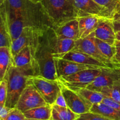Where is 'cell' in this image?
Masks as SVG:
<instances>
[{
    "mask_svg": "<svg viewBox=\"0 0 120 120\" xmlns=\"http://www.w3.org/2000/svg\"><path fill=\"white\" fill-rule=\"evenodd\" d=\"M116 53L114 57V62L120 67V41L116 40L114 43Z\"/></svg>",
    "mask_w": 120,
    "mask_h": 120,
    "instance_id": "33",
    "label": "cell"
},
{
    "mask_svg": "<svg viewBox=\"0 0 120 120\" xmlns=\"http://www.w3.org/2000/svg\"><path fill=\"white\" fill-rule=\"evenodd\" d=\"M31 76H39L34 63L19 68L14 64L11 66L4 77L8 80L6 107L10 109L16 107L21 94L28 84V79Z\"/></svg>",
    "mask_w": 120,
    "mask_h": 120,
    "instance_id": "2",
    "label": "cell"
},
{
    "mask_svg": "<svg viewBox=\"0 0 120 120\" xmlns=\"http://www.w3.org/2000/svg\"><path fill=\"white\" fill-rule=\"evenodd\" d=\"M120 18V1L118 3V4H117V7H116V9L114 12V14L113 19H113L114 21H116V20H117V19Z\"/></svg>",
    "mask_w": 120,
    "mask_h": 120,
    "instance_id": "36",
    "label": "cell"
},
{
    "mask_svg": "<svg viewBox=\"0 0 120 120\" xmlns=\"http://www.w3.org/2000/svg\"><path fill=\"white\" fill-rule=\"evenodd\" d=\"M101 18L96 15H89L79 18L80 39L85 38L93 33L99 23Z\"/></svg>",
    "mask_w": 120,
    "mask_h": 120,
    "instance_id": "18",
    "label": "cell"
},
{
    "mask_svg": "<svg viewBox=\"0 0 120 120\" xmlns=\"http://www.w3.org/2000/svg\"><path fill=\"white\" fill-rule=\"evenodd\" d=\"M5 1H6V0H0V4H1V3H2V2H5Z\"/></svg>",
    "mask_w": 120,
    "mask_h": 120,
    "instance_id": "42",
    "label": "cell"
},
{
    "mask_svg": "<svg viewBox=\"0 0 120 120\" xmlns=\"http://www.w3.org/2000/svg\"><path fill=\"white\" fill-rule=\"evenodd\" d=\"M31 63H34L36 66L34 64L32 53L30 46L25 47L13 58V64L18 68L25 66ZM36 68H37V67L36 66Z\"/></svg>",
    "mask_w": 120,
    "mask_h": 120,
    "instance_id": "24",
    "label": "cell"
},
{
    "mask_svg": "<svg viewBox=\"0 0 120 120\" xmlns=\"http://www.w3.org/2000/svg\"><path fill=\"white\" fill-rule=\"evenodd\" d=\"M103 103H105V104L112 107V108L115 109L116 110L120 111V103H117V102L115 101L106 97H104V99L103 100Z\"/></svg>",
    "mask_w": 120,
    "mask_h": 120,
    "instance_id": "32",
    "label": "cell"
},
{
    "mask_svg": "<svg viewBox=\"0 0 120 120\" xmlns=\"http://www.w3.org/2000/svg\"><path fill=\"white\" fill-rule=\"evenodd\" d=\"M58 79L62 76H68L86 69H98L101 67L82 64L63 58L54 57Z\"/></svg>",
    "mask_w": 120,
    "mask_h": 120,
    "instance_id": "12",
    "label": "cell"
},
{
    "mask_svg": "<svg viewBox=\"0 0 120 120\" xmlns=\"http://www.w3.org/2000/svg\"><path fill=\"white\" fill-rule=\"evenodd\" d=\"M120 79V68H103L100 75L86 88L100 92L104 87L113 86L115 82Z\"/></svg>",
    "mask_w": 120,
    "mask_h": 120,
    "instance_id": "11",
    "label": "cell"
},
{
    "mask_svg": "<svg viewBox=\"0 0 120 120\" xmlns=\"http://www.w3.org/2000/svg\"><path fill=\"white\" fill-rule=\"evenodd\" d=\"M100 92L105 97L120 103V91L114 86L112 87H104L101 89Z\"/></svg>",
    "mask_w": 120,
    "mask_h": 120,
    "instance_id": "28",
    "label": "cell"
},
{
    "mask_svg": "<svg viewBox=\"0 0 120 120\" xmlns=\"http://www.w3.org/2000/svg\"><path fill=\"white\" fill-rule=\"evenodd\" d=\"M62 58L82 63V64L96 66L101 68H110L106 64L100 62L88 54L81 52L76 51V50H71L67 53Z\"/></svg>",
    "mask_w": 120,
    "mask_h": 120,
    "instance_id": "19",
    "label": "cell"
},
{
    "mask_svg": "<svg viewBox=\"0 0 120 120\" xmlns=\"http://www.w3.org/2000/svg\"><path fill=\"white\" fill-rule=\"evenodd\" d=\"M53 55L54 57L62 58L65 54L73 50L76 41L68 38H59L56 36L54 29L52 32Z\"/></svg>",
    "mask_w": 120,
    "mask_h": 120,
    "instance_id": "15",
    "label": "cell"
},
{
    "mask_svg": "<svg viewBox=\"0 0 120 120\" xmlns=\"http://www.w3.org/2000/svg\"><path fill=\"white\" fill-rule=\"evenodd\" d=\"M77 120H112L100 114L96 113V112H86V113L82 114L80 115L79 117L77 118Z\"/></svg>",
    "mask_w": 120,
    "mask_h": 120,
    "instance_id": "30",
    "label": "cell"
},
{
    "mask_svg": "<svg viewBox=\"0 0 120 120\" xmlns=\"http://www.w3.org/2000/svg\"><path fill=\"white\" fill-rule=\"evenodd\" d=\"M46 105L48 104L37 89L32 84L28 83L20 96L16 108L24 112L30 109Z\"/></svg>",
    "mask_w": 120,
    "mask_h": 120,
    "instance_id": "9",
    "label": "cell"
},
{
    "mask_svg": "<svg viewBox=\"0 0 120 120\" xmlns=\"http://www.w3.org/2000/svg\"><path fill=\"white\" fill-rule=\"evenodd\" d=\"M54 30L56 36L59 38L71 39L75 41L80 39L78 18L71 20Z\"/></svg>",
    "mask_w": 120,
    "mask_h": 120,
    "instance_id": "17",
    "label": "cell"
},
{
    "mask_svg": "<svg viewBox=\"0 0 120 120\" xmlns=\"http://www.w3.org/2000/svg\"><path fill=\"white\" fill-rule=\"evenodd\" d=\"M28 84L34 85L49 105L55 104L61 92L60 82L49 79L42 76H31L28 80Z\"/></svg>",
    "mask_w": 120,
    "mask_h": 120,
    "instance_id": "5",
    "label": "cell"
},
{
    "mask_svg": "<svg viewBox=\"0 0 120 120\" xmlns=\"http://www.w3.org/2000/svg\"><path fill=\"white\" fill-rule=\"evenodd\" d=\"M93 36L111 45H114L116 41L113 19L109 18L101 17L96 30L92 33Z\"/></svg>",
    "mask_w": 120,
    "mask_h": 120,
    "instance_id": "14",
    "label": "cell"
},
{
    "mask_svg": "<svg viewBox=\"0 0 120 120\" xmlns=\"http://www.w3.org/2000/svg\"><path fill=\"white\" fill-rule=\"evenodd\" d=\"M8 94V80L4 79L0 82V109L5 105Z\"/></svg>",
    "mask_w": 120,
    "mask_h": 120,
    "instance_id": "29",
    "label": "cell"
},
{
    "mask_svg": "<svg viewBox=\"0 0 120 120\" xmlns=\"http://www.w3.org/2000/svg\"><path fill=\"white\" fill-rule=\"evenodd\" d=\"M52 107L50 105L39 107L26 111L23 112L26 118L32 119L50 120H52Z\"/></svg>",
    "mask_w": 120,
    "mask_h": 120,
    "instance_id": "23",
    "label": "cell"
},
{
    "mask_svg": "<svg viewBox=\"0 0 120 120\" xmlns=\"http://www.w3.org/2000/svg\"><path fill=\"white\" fill-rule=\"evenodd\" d=\"M52 29V28H49L40 34L34 60L38 67L39 76L49 79L58 80L53 55Z\"/></svg>",
    "mask_w": 120,
    "mask_h": 120,
    "instance_id": "3",
    "label": "cell"
},
{
    "mask_svg": "<svg viewBox=\"0 0 120 120\" xmlns=\"http://www.w3.org/2000/svg\"><path fill=\"white\" fill-rule=\"evenodd\" d=\"M116 40L120 41V32H117L116 33Z\"/></svg>",
    "mask_w": 120,
    "mask_h": 120,
    "instance_id": "39",
    "label": "cell"
},
{
    "mask_svg": "<svg viewBox=\"0 0 120 120\" xmlns=\"http://www.w3.org/2000/svg\"><path fill=\"white\" fill-rule=\"evenodd\" d=\"M73 50L88 54L100 62L106 64L110 68H120L100 51L94 41L93 34L85 38L79 39L76 41V45Z\"/></svg>",
    "mask_w": 120,
    "mask_h": 120,
    "instance_id": "10",
    "label": "cell"
},
{
    "mask_svg": "<svg viewBox=\"0 0 120 120\" xmlns=\"http://www.w3.org/2000/svg\"><path fill=\"white\" fill-rule=\"evenodd\" d=\"M90 111L100 114L110 120H120V111L103 102L93 104Z\"/></svg>",
    "mask_w": 120,
    "mask_h": 120,
    "instance_id": "22",
    "label": "cell"
},
{
    "mask_svg": "<svg viewBox=\"0 0 120 120\" xmlns=\"http://www.w3.org/2000/svg\"><path fill=\"white\" fill-rule=\"evenodd\" d=\"M93 39L95 43H96V46H97V48L99 49L100 51L105 57H107L109 60H110L112 63L116 64L114 62V57L116 53V49L115 46L111 45L109 44V43H107V42H104V41H101V40L99 39L96 38H95L94 36ZM117 66H119L118 65Z\"/></svg>",
    "mask_w": 120,
    "mask_h": 120,
    "instance_id": "26",
    "label": "cell"
},
{
    "mask_svg": "<svg viewBox=\"0 0 120 120\" xmlns=\"http://www.w3.org/2000/svg\"><path fill=\"white\" fill-rule=\"evenodd\" d=\"M24 120H37V119H32V118H25V119Z\"/></svg>",
    "mask_w": 120,
    "mask_h": 120,
    "instance_id": "41",
    "label": "cell"
},
{
    "mask_svg": "<svg viewBox=\"0 0 120 120\" xmlns=\"http://www.w3.org/2000/svg\"><path fill=\"white\" fill-rule=\"evenodd\" d=\"M83 96L87 101L91 104H97L103 102L105 96L99 91L91 90L87 88H81L75 90Z\"/></svg>",
    "mask_w": 120,
    "mask_h": 120,
    "instance_id": "25",
    "label": "cell"
},
{
    "mask_svg": "<svg viewBox=\"0 0 120 120\" xmlns=\"http://www.w3.org/2000/svg\"><path fill=\"white\" fill-rule=\"evenodd\" d=\"M30 1L34 2V3H39V2H42L43 0H30Z\"/></svg>",
    "mask_w": 120,
    "mask_h": 120,
    "instance_id": "40",
    "label": "cell"
},
{
    "mask_svg": "<svg viewBox=\"0 0 120 120\" xmlns=\"http://www.w3.org/2000/svg\"><path fill=\"white\" fill-rule=\"evenodd\" d=\"M55 104H57V105H60V106L68 107L67 106V104L66 103L65 100H64V97H63V94H62V92L60 93L59 94L58 97H57Z\"/></svg>",
    "mask_w": 120,
    "mask_h": 120,
    "instance_id": "34",
    "label": "cell"
},
{
    "mask_svg": "<svg viewBox=\"0 0 120 120\" xmlns=\"http://www.w3.org/2000/svg\"><path fill=\"white\" fill-rule=\"evenodd\" d=\"M43 32L36 30L32 27L27 26L23 28L22 32L21 33L20 36L14 40L12 43L11 51L12 58H14L25 47L30 46L32 53L34 62L35 64H37L34 60V57L38 44L39 36L40 34Z\"/></svg>",
    "mask_w": 120,
    "mask_h": 120,
    "instance_id": "7",
    "label": "cell"
},
{
    "mask_svg": "<svg viewBox=\"0 0 120 120\" xmlns=\"http://www.w3.org/2000/svg\"><path fill=\"white\" fill-rule=\"evenodd\" d=\"M41 4L54 29L79 18L75 0H43Z\"/></svg>",
    "mask_w": 120,
    "mask_h": 120,
    "instance_id": "4",
    "label": "cell"
},
{
    "mask_svg": "<svg viewBox=\"0 0 120 120\" xmlns=\"http://www.w3.org/2000/svg\"><path fill=\"white\" fill-rule=\"evenodd\" d=\"M75 2L79 12V18L96 15L100 17L111 18L106 9L94 0H75Z\"/></svg>",
    "mask_w": 120,
    "mask_h": 120,
    "instance_id": "13",
    "label": "cell"
},
{
    "mask_svg": "<svg viewBox=\"0 0 120 120\" xmlns=\"http://www.w3.org/2000/svg\"><path fill=\"white\" fill-rule=\"evenodd\" d=\"M12 65L13 58L11 48L7 46L0 47V80L4 79Z\"/></svg>",
    "mask_w": 120,
    "mask_h": 120,
    "instance_id": "20",
    "label": "cell"
},
{
    "mask_svg": "<svg viewBox=\"0 0 120 120\" xmlns=\"http://www.w3.org/2000/svg\"><path fill=\"white\" fill-rule=\"evenodd\" d=\"M12 109L8 108L5 105L4 107L1 109V112H0V120H3L7 116L8 114L9 113V111Z\"/></svg>",
    "mask_w": 120,
    "mask_h": 120,
    "instance_id": "35",
    "label": "cell"
},
{
    "mask_svg": "<svg viewBox=\"0 0 120 120\" xmlns=\"http://www.w3.org/2000/svg\"><path fill=\"white\" fill-rule=\"evenodd\" d=\"M113 86L114 87H116L117 88V89H118V90H119L120 93V79H118V80L116 81V82H115Z\"/></svg>",
    "mask_w": 120,
    "mask_h": 120,
    "instance_id": "38",
    "label": "cell"
},
{
    "mask_svg": "<svg viewBox=\"0 0 120 120\" xmlns=\"http://www.w3.org/2000/svg\"><path fill=\"white\" fill-rule=\"evenodd\" d=\"M0 47L7 46L11 48L12 41L4 3L0 4Z\"/></svg>",
    "mask_w": 120,
    "mask_h": 120,
    "instance_id": "16",
    "label": "cell"
},
{
    "mask_svg": "<svg viewBox=\"0 0 120 120\" xmlns=\"http://www.w3.org/2000/svg\"><path fill=\"white\" fill-rule=\"evenodd\" d=\"M116 21H117V22H120V18H118V19H117V20H116Z\"/></svg>",
    "mask_w": 120,
    "mask_h": 120,
    "instance_id": "43",
    "label": "cell"
},
{
    "mask_svg": "<svg viewBox=\"0 0 120 120\" xmlns=\"http://www.w3.org/2000/svg\"><path fill=\"white\" fill-rule=\"evenodd\" d=\"M101 6L104 7L110 15V18L113 19L114 14L117 4L120 0H94Z\"/></svg>",
    "mask_w": 120,
    "mask_h": 120,
    "instance_id": "27",
    "label": "cell"
},
{
    "mask_svg": "<svg viewBox=\"0 0 120 120\" xmlns=\"http://www.w3.org/2000/svg\"><path fill=\"white\" fill-rule=\"evenodd\" d=\"M2 3L5 5L12 42L20 36L25 27H32L42 32L52 28L41 2L6 0Z\"/></svg>",
    "mask_w": 120,
    "mask_h": 120,
    "instance_id": "1",
    "label": "cell"
},
{
    "mask_svg": "<svg viewBox=\"0 0 120 120\" xmlns=\"http://www.w3.org/2000/svg\"><path fill=\"white\" fill-rule=\"evenodd\" d=\"M86 69L68 76H62L59 81L73 90L86 88L91 84L101 73V69Z\"/></svg>",
    "mask_w": 120,
    "mask_h": 120,
    "instance_id": "6",
    "label": "cell"
},
{
    "mask_svg": "<svg viewBox=\"0 0 120 120\" xmlns=\"http://www.w3.org/2000/svg\"><path fill=\"white\" fill-rule=\"evenodd\" d=\"M113 24L114 28V30L116 33L117 32H120V22L113 20Z\"/></svg>",
    "mask_w": 120,
    "mask_h": 120,
    "instance_id": "37",
    "label": "cell"
},
{
    "mask_svg": "<svg viewBox=\"0 0 120 120\" xmlns=\"http://www.w3.org/2000/svg\"><path fill=\"white\" fill-rule=\"evenodd\" d=\"M52 111V120H77L80 115L71 111L68 107L53 104Z\"/></svg>",
    "mask_w": 120,
    "mask_h": 120,
    "instance_id": "21",
    "label": "cell"
},
{
    "mask_svg": "<svg viewBox=\"0 0 120 120\" xmlns=\"http://www.w3.org/2000/svg\"></svg>",
    "mask_w": 120,
    "mask_h": 120,
    "instance_id": "44",
    "label": "cell"
},
{
    "mask_svg": "<svg viewBox=\"0 0 120 120\" xmlns=\"http://www.w3.org/2000/svg\"><path fill=\"white\" fill-rule=\"evenodd\" d=\"M60 82L61 92L65 100L67 106L79 115L90 111L93 104L87 101L76 91L70 89Z\"/></svg>",
    "mask_w": 120,
    "mask_h": 120,
    "instance_id": "8",
    "label": "cell"
},
{
    "mask_svg": "<svg viewBox=\"0 0 120 120\" xmlns=\"http://www.w3.org/2000/svg\"><path fill=\"white\" fill-rule=\"evenodd\" d=\"M25 118L23 112L15 107L9 111V113L4 119L0 120H24Z\"/></svg>",
    "mask_w": 120,
    "mask_h": 120,
    "instance_id": "31",
    "label": "cell"
}]
</instances>
